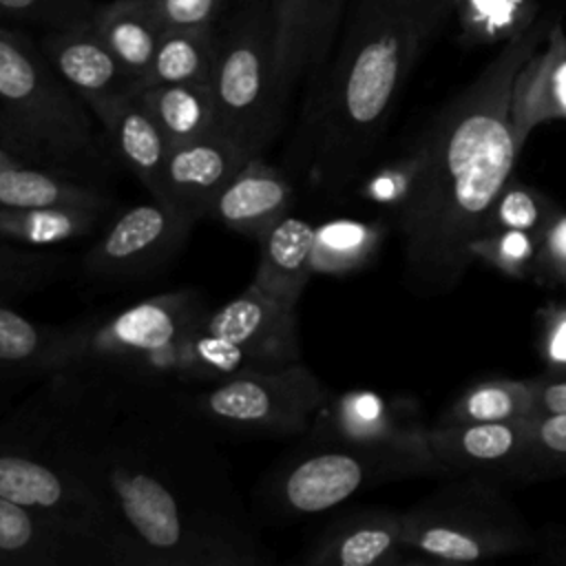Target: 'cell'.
Listing matches in <instances>:
<instances>
[{
    "instance_id": "obj_1",
    "label": "cell",
    "mask_w": 566,
    "mask_h": 566,
    "mask_svg": "<svg viewBox=\"0 0 566 566\" xmlns=\"http://www.w3.org/2000/svg\"><path fill=\"white\" fill-rule=\"evenodd\" d=\"M99 504L115 566H268L232 467L186 387L69 365L0 427Z\"/></svg>"
},
{
    "instance_id": "obj_2",
    "label": "cell",
    "mask_w": 566,
    "mask_h": 566,
    "mask_svg": "<svg viewBox=\"0 0 566 566\" xmlns=\"http://www.w3.org/2000/svg\"><path fill=\"white\" fill-rule=\"evenodd\" d=\"M553 18L535 20L427 124L402 166L396 201L405 283L431 298L462 283L475 263L471 241L513 175L520 155L511 93L520 66L544 44Z\"/></svg>"
},
{
    "instance_id": "obj_3",
    "label": "cell",
    "mask_w": 566,
    "mask_h": 566,
    "mask_svg": "<svg viewBox=\"0 0 566 566\" xmlns=\"http://www.w3.org/2000/svg\"><path fill=\"white\" fill-rule=\"evenodd\" d=\"M424 49L407 7L385 0L356 7L303 113L298 144L314 190L340 197L354 186Z\"/></svg>"
},
{
    "instance_id": "obj_4",
    "label": "cell",
    "mask_w": 566,
    "mask_h": 566,
    "mask_svg": "<svg viewBox=\"0 0 566 566\" xmlns=\"http://www.w3.org/2000/svg\"><path fill=\"white\" fill-rule=\"evenodd\" d=\"M210 310L201 292L172 290L84 321L66 329L64 367L91 365L175 387L261 369L241 347L206 332Z\"/></svg>"
},
{
    "instance_id": "obj_5",
    "label": "cell",
    "mask_w": 566,
    "mask_h": 566,
    "mask_svg": "<svg viewBox=\"0 0 566 566\" xmlns=\"http://www.w3.org/2000/svg\"><path fill=\"white\" fill-rule=\"evenodd\" d=\"M91 108L55 73L42 49L0 29V139L27 161L84 179L108 166Z\"/></svg>"
},
{
    "instance_id": "obj_6",
    "label": "cell",
    "mask_w": 566,
    "mask_h": 566,
    "mask_svg": "<svg viewBox=\"0 0 566 566\" xmlns=\"http://www.w3.org/2000/svg\"><path fill=\"white\" fill-rule=\"evenodd\" d=\"M416 478H449L427 442L360 444L314 436L263 480L261 497L274 515L303 517L325 513L365 489Z\"/></svg>"
},
{
    "instance_id": "obj_7",
    "label": "cell",
    "mask_w": 566,
    "mask_h": 566,
    "mask_svg": "<svg viewBox=\"0 0 566 566\" xmlns=\"http://www.w3.org/2000/svg\"><path fill=\"white\" fill-rule=\"evenodd\" d=\"M520 509L497 480L451 475L447 484L402 511V544L436 562H480L535 548Z\"/></svg>"
},
{
    "instance_id": "obj_8",
    "label": "cell",
    "mask_w": 566,
    "mask_h": 566,
    "mask_svg": "<svg viewBox=\"0 0 566 566\" xmlns=\"http://www.w3.org/2000/svg\"><path fill=\"white\" fill-rule=\"evenodd\" d=\"M210 88L214 126L250 157H261L276 137L287 104L276 80L270 11L263 2L219 35Z\"/></svg>"
},
{
    "instance_id": "obj_9",
    "label": "cell",
    "mask_w": 566,
    "mask_h": 566,
    "mask_svg": "<svg viewBox=\"0 0 566 566\" xmlns=\"http://www.w3.org/2000/svg\"><path fill=\"white\" fill-rule=\"evenodd\" d=\"M192 409L217 431L248 436L305 433L332 394L298 363L245 369L228 378L186 387Z\"/></svg>"
},
{
    "instance_id": "obj_10",
    "label": "cell",
    "mask_w": 566,
    "mask_h": 566,
    "mask_svg": "<svg viewBox=\"0 0 566 566\" xmlns=\"http://www.w3.org/2000/svg\"><path fill=\"white\" fill-rule=\"evenodd\" d=\"M0 497L55 522L82 542L97 564L115 566L113 537L88 489L44 451L0 433Z\"/></svg>"
},
{
    "instance_id": "obj_11",
    "label": "cell",
    "mask_w": 566,
    "mask_h": 566,
    "mask_svg": "<svg viewBox=\"0 0 566 566\" xmlns=\"http://www.w3.org/2000/svg\"><path fill=\"white\" fill-rule=\"evenodd\" d=\"M195 221L150 197L119 212L84 254V270L99 279H142L164 268L184 245Z\"/></svg>"
},
{
    "instance_id": "obj_12",
    "label": "cell",
    "mask_w": 566,
    "mask_h": 566,
    "mask_svg": "<svg viewBox=\"0 0 566 566\" xmlns=\"http://www.w3.org/2000/svg\"><path fill=\"white\" fill-rule=\"evenodd\" d=\"M427 447L447 475L535 482L531 418L504 422L427 424Z\"/></svg>"
},
{
    "instance_id": "obj_13",
    "label": "cell",
    "mask_w": 566,
    "mask_h": 566,
    "mask_svg": "<svg viewBox=\"0 0 566 566\" xmlns=\"http://www.w3.org/2000/svg\"><path fill=\"white\" fill-rule=\"evenodd\" d=\"M203 327L208 334L241 347L261 367L301 360L296 307L268 296L252 283L239 296L210 310Z\"/></svg>"
},
{
    "instance_id": "obj_14",
    "label": "cell",
    "mask_w": 566,
    "mask_h": 566,
    "mask_svg": "<svg viewBox=\"0 0 566 566\" xmlns=\"http://www.w3.org/2000/svg\"><path fill=\"white\" fill-rule=\"evenodd\" d=\"M345 0H268L272 53L281 95L290 97L305 73H318L338 29Z\"/></svg>"
},
{
    "instance_id": "obj_15",
    "label": "cell",
    "mask_w": 566,
    "mask_h": 566,
    "mask_svg": "<svg viewBox=\"0 0 566 566\" xmlns=\"http://www.w3.org/2000/svg\"><path fill=\"white\" fill-rule=\"evenodd\" d=\"M250 159L252 157L219 128L172 146L166 164L168 206L195 223L210 217L221 190Z\"/></svg>"
},
{
    "instance_id": "obj_16",
    "label": "cell",
    "mask_w": 566,
    "mask_h": 566,
    "mask_svg": "<svg viewBox=\"0 0 566 566\" xmlns=\"http://www.w3.org/2000/svg\"><path fill=\"white\" fill-rule=\"evenodd\" d=\"M314 436L360 444H422L427 424L416 402L405 398L387 400L367 389H352L321 409L314 420Z\"/></svg>"
},
{
    "instance_id": "obj_17",
    "label": "cell",
    "mask_w": 566,
    "mask_h": 566,
    "mask_svg": "<svg viewBox=\"0 0 566 566\" xmlns=\"http://www.w3.org/2000/svg\"><path fill=\"white\" fill-rule=\"evenodd\" d=\"M42 53L88 108L137 91V80L122 66L91 22L53 29L42 40Z\"/></svg>"
},
{
    "instance_id": "obj_18",
    "label": "cell",
    "mask_w": 566,
    "mask_h": 566,
    "mask_svg": "<svg viewBox=\"0 0 566 566\" xmlns=\"http://www.w3.org/2000/svg\"><path fill=\"white\" fill-rule=\"evenodd\" d=\"M402 511L363 509L336 517L301 555L305 566H394L405 562Z\"/></svg>"
},
{
    "instance_id": "obj_19",
    "label": "cell",
    "mask_w": 566,
    "mask_h": 566,
    "mask_svg": "<svg viewBox=\"0 0 566 566\" xmlns=\"http://www.w3.org/2000/svg\"><path fill=\"white\" fill-rule=\"evenodd\" d=\"M91 113L102 124L119 161L142 181L150 197L168 203L166 164L170 144L139 102L137 91L102 102Z\"/></svg>"
},
{
    "instance_id": "obj_20",
    "label": "cell",
    "mask_w": 566,
    "mask_h": 566,
    "mask_svg": "<svg viewBox=\"0 0 566 566\" xmlns=\"http://www.w3.org/2000/svg\"><path fill=\"white\" fill-rule=\"evenodd\" d=\"M566 119V31L553 20L544 46L517 71L511 93V128L517 150L528 135L546 124Z\"/></svg>"
},
{
    "instance_id": "obj_21",
    "label": "cell",
    "mask_w": 566,
    "mask_h": 566,
    "mask_svg": "<svg viewBox=\"0 0 566 566\" xmlns=\"http://www.w3.org/2000/svg\"><path fill=\"white\" fill-rule=\"evenodd\" d=\"M294 203L292 181L279 168L252 157L217 197L210 217L259 241Z\"/></svg>"
},
{
    "instance_id": "obj_22",
    "label": "cell",
    "mask_w": 566,
    "mask_h": 566,
    "mask_svg": "<svg viewBox=\"0 0 566 566\" xmlns=\"http://www.w3.org/2000/svg\"><path fill=\"white\" fill-rule=\"evenodd\" d=\"M91 566L93 553L55 522L0 497V566Z\"/></svg>"
},
{
    "instance_id": "obj_23",
    "label": "cell",
    "mask_w": 566,
    "mask_h": 566,
    "mask_svg": "<svg viewBox=\"0 0 566 566\" xmlns=\"http://www.w3.org/2000/svg\"><path fill=\"white\" fill-rule=\"evenodd\" d=\"M316 241V226L285 214L259 239V263L252 285L268 296L298 305L301 294L314 274L312 254Z\"/></svg>"
},
{
    "instance_id": "obj_24",
    "label": "cell",
    "mask_w": 566,
    "mask_h": 566,
    "mask_svg": "<svg viewBox=\"0 0 566 566\" xmlns=\"http://www.w3.org/2000/svg\"><path fill=\"white\" fill-rule=\"evenodd\" d=\"M115 208L97 181L13 159L0 168V208Z\"/></svg>"
},
{
    "instance_id": "obj_25",
    "label": "cell",
    "mask_w": 566,
    "mask_h": 566,
    "mask_svg": "<svg viewBox=\"0 0 566 566\" xmlns=\"http://www.w3.org/2000/svg\"><path fill=\"white\" fill-rule=\"evenodd\" d=\"M91 24L139 84L164 33L150 0H113L99 4L93 9Z\"/></svg>"
},
{
    "instance_id": "obj_26",
    "label": "cell",
    "mask_w": 566,
    "mask_h": 566,
    "mask_svg": "<svg viewBox=\"0 0 566 566\" xmlns=\"http://www.w3.org/2000/svg\"><path fill=\"white\" fill-rule=\"evenodd\" d=\"M137 97L157 122L170 148L217 128L210 82L144 86L137 88Z\"/></svg>"
},
{
    "instance_id": "obj_27",
    "label": "cell",
    "mask_w": 566,
    "mask_h": 566,
    "mask_svg": "<svg viewBox=\"0 0 566 566\" xmlns=\"http://www.w3.org/2000/svg\"><path fill=\"white\" fill-rule=\"evenodd\" d=\"M539 411L537 382L533 378H489L469 385L440 413V424L504 422L533 418Z\"/></svg>"
},
{
    "instance_id": "obj_28",
    "label": "cell",
    "mask_w": 566,
    "mask_h": 566,
    "mask_svg": "<svg viewBox=\"0 0 566 566\" xmlns=\"http://www.w3.org/2000/svg\"><path fill=\"white\" fill-rule=\"evenodd\" d=\"M113 208H0V239L53 248L95 232Z\"/></svg>"
},
{
    "instance_id": "obj_29",
    "label": "cell",
    "mask_w": 566,
    "mask_h": 566,
    "mask_svg": "<svg viewBox=\"0 0 566 566\" xmlns=\"http://www.w3.org/2000/svg\"><path fill=\"white\" fill-rule=\"evenodd\" d=\"M66 329L42 325L0 303V369L53 374L64 367Z\"/></svg>"
},
{
    "instance_id": "obj_30",
    "label": "cell",
    "mask_w": 566,
    "mask_h": 566,
    "mask_svg": "<svg viewBox=\"0 0 566 566\" xmlns=\"http://www.w3.org/2000/svg\"><path fill=\"white\" fill-rule=\"evenodd\" d=\"M214 27L210 29H170L164 31L150 66L137 88L157 84H190L210 82L217 55Z\"/></svg>"
},
{
    "instance_id": "obj_31",
    "label": "cell",
    "mask_w": 566,
    "mask_h": 566,
    "mask_svg": "<svg viewBox=\"0 0 566 566\" xmlns=\"http://www.w3.org/2000/svg\"><path fill=\"white\" fill-rule=\"evenodd\" d=\"M535 0H453L464 44H504L537 20Z\"/></svg>"
},
{
    "instance_id": "obj_32",
    "label": "cell",
    "mask_w": 566,
    "mask_h": 566,
    "mask_svg": "<svg viewBox=\"0 0 566 566\" xmlns=\"http://www.w3.org/2000/svg\"><path fill=\"white\" fill-rule=\"evenodd\" d=\"M557 210L559 206L548 195L511 177L500 190V195L495 197L493 206L489 208L480 226V232L520 230V232H533L542 237L544 228L548 226V221Z\"/></svg>"
},
{
    "instance_id": "obj_33",
    "label": "cell",
    "mask_w": 566,
    "mask_h": 566,
    "mask_svg": "<svg viewBox=\"0 0 566 566\" xmlns=\"http://www.w3.org/2000/svg\"><path fill=\"white\" fill-rule=\"evenodd\" d=\"M378 232L358 221H332L316 228L314 272H345L358 268L376 248Z\"/></svg>"
},
{
    "instance_id": "obj_34",
    "label": "cell",
    "mask_w": 566,
    "mask_h": 566,
    "mask_svg": "<svg viewBox=\"0 0 566 566\" xmlns=\"http://www.w3.org/2000/svg\"><path fill=\"white\" fill-rule=\"evenodd\" d=\"M539 234L520 230H486L471 241L473 261L486 263L513 279H528Z\"/></svg>"
},
{
    "instance_id": "obj_35",
    "label": "cell",
    "mask_w": 566,
    "mask_h": 566,
    "mask_svg": "<svg viewBox=\"0 0 566 566\" xmlns=\"http://www.w3.org/2000/svg\"><path fill=\"white\" fill-rule=\"evenodd\" d=\"M64 265V259L38 248L0 239V296L31 292L46 285Z\"/></svg>"
},
{
    "instance_id": "obj_36",
    "label": "cell",
    "mask_w": 566,
    "mask_h": 566,
    "mask_svg": "<svg viewBox=\"0 0 566 566\" xmlns=\"http://www.w3.org/2000/svg\"><path fill=\"white\" fill-rule=\"evenodd\" d=\"M537 480L566 475V409L537 411L531 418Z\"/></svg>"
},
{
    "instance_id": "obj_37",
    "label": "cell",
    "mask_w": 566,
    "mask_h": 566,
    "mask_svg": "<svg viewBox=\"0 0 566 566\" xmlns=\"http://www.w3.org/2000/svg\"><path fill=\"white\" fill-rule=\"evenodd\" d=\"M528 279L566 290V210L559 208L544 228Z\"/></svg>"
},
{
    "instance_id": "obj_38",
    "label": "cell",
    "mask_w": 566,
    "mask_h": 566,
    "mask_svg": "<svg viewBox=\"0 0 566 566\" xmlns=\"http://www.w3.org/2000/svg\"><path fill=\"white\" fill-rule=\"evenodd\" d=\"M93 9L88 0H0V13L44 22L53 29L91 22Z\"/></svg>"
},
{
    "instance_id": "obj_39",
    "label": "cell",
    "mask_w": 566,
    "mask_h": 566,
    "mask_svg": "<svg viewBox=\"0 0 566 566\" xmlns=\"http://www.w3.org/2000/svg\"><path fill=\"white\" fill-rule=\"evenodd\" d=\"M150 7L164 31L210 29L214 27L223 0H150Z\"/></svg>"
},
{
    "instance_id": "obj_40",
    "label": "cell",
    "mask_w": 566,
    "mask_h": 566,
    "mask_svg": "<svg viewBox=\"0 0 566 566\" xmlns=\"http://www.w3.org/2000/svg\"><path fill=\"white\" fill-rule=\"evenodd\" d=\"M407 9L416 22L422 44L429 46L438 31L442 29V24L447 22V18L451 15L453 0H409Z\"/></svg>"
},
{
    "instance_id": "obj_41",
    "label": "cell",
    "mask_w": 566,
    "mask_h": 566,
    "mask_svg": "<svg viewBox=\"0 0 566 566\" xmlns=\"http://www.w3.org/2000/svg\"><path fill=\"white\" fill-rule=\"evenodd\" d=\"M539 394V411L566 409V363L548 365L535 376Z\"/></svg>"
},
{
    "instance_id": "obj_42",
    "label": "cell",
    "mask_w": 566,
    "mask_h": 566,
    "mask_svg": "<svg viewBox=\"0 0 566 566\" xmlns=\"http://www.w3.org/2000/svg\"><path fill=\"white\" fill-rule=\"evenodd\" d=\"M535 551H539L542 559L566 564V526L562 528H544L537 533Z\"/></svg>"
},
{
    "instance_id": "obj_43",
    "label": "cell",
    "mask_w": 566,
    "mask_h": 566,
    "mask_svg": "<svg viewBox=\"0 0 566 566\" xmlns=\"http://www.w3.org/2000/svg\"><path fill=\"white\" fill-rule=\"evenodd\" d=\"M546 352L553 354V363H566V314L551 316V329L546 327Z\"/></svg>"
},
{
    "instance_id": "obj_44",
    "label": "cell",
    "mask_w": 566,
    "mask_h": 566,
    "mask_svg": "<svg viewBox=\"0 0 566 566\" xmlns=\"http://www.w3.org/2000/svg\"><path fill=\"white\" fill-rule=\"evenodd\" d=\"M385 2H389V4H398V7H407V2H409V0H385Z\"/></svg>"
},
{
    "instance_id": "obj_45",
    "label": "cell",
    "mask_w": 566,
    "mask_h": 566,
    "mask_svg": "<svg viewBox=\"0 0 566 566\" xmlns=\"http://www.w3.org/2000/svg\"><path fill=\"white\" fill-rule=\"evenodd\" d=\"M0 146H4V144H2V139H0ZM4 148H7V146H4ZM9 150H11V148H9ZM15 155H18V153H15Z\"/></svg>"
}]
</instances>
